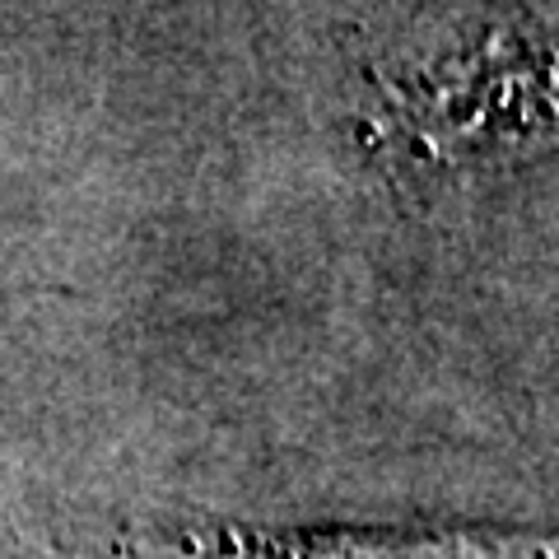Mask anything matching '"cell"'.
Returning <instances> with one entry per match:
<instances>
[{
    "mask_svg": "<svg viewBox=\"0 0 559 559\" xmlns=\"http://www.w3.org/2000/svg\"><path fill=\"white\" fill-rule=\"evenodd\" d=\"M197 559H559V532L499 527H318L224 532L191 546Z\"/></svg>",
    "mask_w": 559,
    "mask_h": 559,
    "instance_id": "7a4b0ae2",
    "label": "cell"
},
{
    "mask_svg": "<svg viewBox=\"0 0 559 559\" xmlns=\"http://www.w3.org/2000/svg\"><path fill=\"white\" fill-rule=\"evenodd\" d=\"M555 61L527 28L495 20L480 38L448 43L429 66H411L382 84L388 131L433 159L536 140L559 121Z\"/></svg>",
    "mask_w": 559,
    "mask_h": 559,
    "instance_id": "6da1fadb",
    "label": "cell"
}]
</instances>
